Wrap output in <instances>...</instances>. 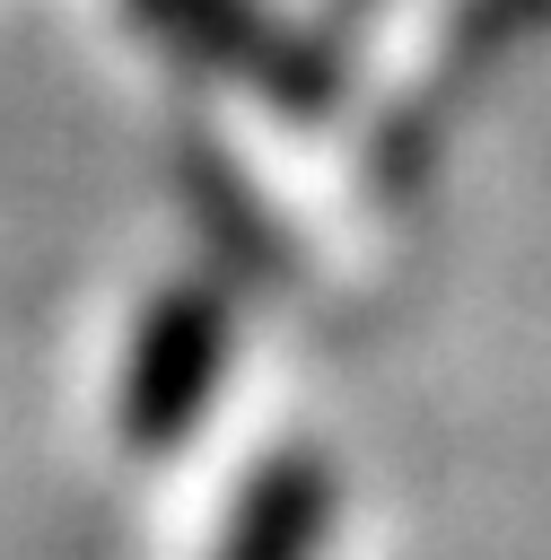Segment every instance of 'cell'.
<instances>
[{
	"label": "cell",
	"mask_w": 551,
	"mask_h": 560,
	"mask_svg": "<svg viewBox=\"0 0 551 560\" xmlns=\"http://www.w3.org/2000/svg\"><path fill=\"white\" fill-rule=\"evenodd\" d=\"M227 350H236L227 298L201 289V280L166 289L140 315V341H131V368H122V438L140 455H175L201 429V411H210V394L227 376Z\"/></svg>",
	"instance_id": "6da1fadb"
},
{
	"label": "cell",
	"mask_w": 551,
	"mask_h": 560,
	"mask_svg": "<svg viewBox=\"0 0 551 560\" xmlns=\"http://www.w3.org/2000/svg\"><path fill=\"white\" fill-rule=\"evenodd\" d=\"M140 18H149L175 52L227 70V79H254V88H262L271 105H289V114L332 105L324 52H315L306 35H289L262 0H140Z\"/></svg>",
	"instance_id": "7a4b0ae2"
},
{
	"label": "cell",
	"mask_w": 551,
	"mask_h": 560,
	"mask_svg": "<svg viewBox=\"0 0 551 560\" xmlns=\"http://www.w3.org/2000/svg\"><path fill=\"white\" fill-rule=\"evenodd\" d=\"M324 534H332V472L315 455H280L245 481L219 534V560H315Z\"/></svg>",
	"instance_id": "3957f363"
}]
</instances>
